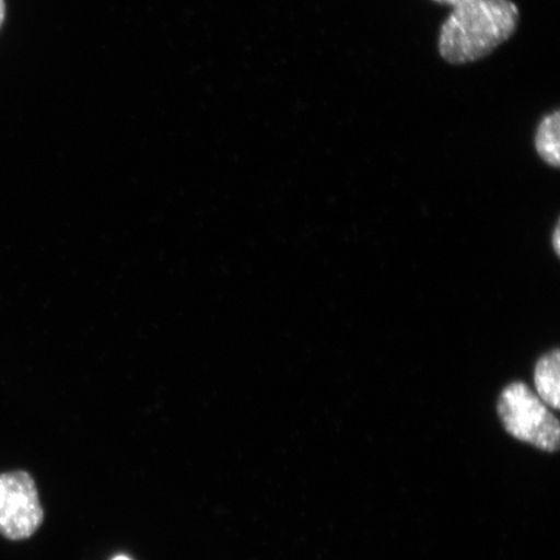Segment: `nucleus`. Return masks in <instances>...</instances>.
I'll use <instances>...</instances> for the list:
<instances>
[{
  "label": "nucleus",
  "instance_id": "6",
  "mask_svg": "<svg viewBox=\"0 0 560 560\" xmlns=\"http://www.w3.org/2000/svg\"><path fill=\"white\" fill-rule=\"evenodd\" d=\"M560 228L559 222L557 223L555 233H552V247H555V252L557 256H560Z\"/></svg>",
  "mask_w": 560,
  "mask_h": 560
},
{
  "label": "nucleus",
  "instance_id": "7",
  "mask_svg": "<svg viewBox=\"0 0 560 560\" xmlns=\"http://www.w3.org/2000/svg\"><path fill=\"white\" fill-rule=\"evenodd\" d=\"M4 20H5V2H4V0H0V30H2Z\"/></svg>",
  "mask_w": 560,
  "mask_h": 560
},
{
  "label": "nucleus",
  "instance_id": "3",
  "mask_svg": "<svg viewBox=\"0 0 560 560\" xmlns=\"http://www.w3.org/2000/svg\"><path fill=\"white\" fill-rule=\"evenodd\" d=\"M44 522V509L30 474L0 475V534L9 540L30 538Z\"/></svg>",
  "mask_w": 560,
  "mask_h": 560
},
{
  "label": "nucleus",
  "instance_id": "1",
  "mask_svg": "<svg viewBox=\"0 0 560 560\" xmlns=\"http://www.w3.org/2000/svg\"><path fill=\"white\" fill-rule=\"evenodd\" d=\"M520 18L513 0H466L453 7L440 30L441 58L457 66L486 58L513 37Z\"/></svg>",
  "mask_w": 560,
  "mask_h": 560
},
{
  "label": "nucleus",
  "instance_id": "5",
  "mask_svg": "<svg viewBox=\"0 0 560 560\" xmlns=\"http://www.w3.org/2000/svg\"><path fill=\"white\" fill-rule=\"evenodd\" d=\"M559 118V110L545 116L540 125H538L535 138L538 155H540L546 164L552 167H559L560 165Z\"/></svg>",
  "mask_w": 560,
  "mask_h": 560
},
{
  "label": "nucleus",
  "instance_id": "8",
  "mask_svg": "<svg viewBox=\"0 0 560 560\" xmlns=\"http://www.w3.org/2000/svg\"><path fill=\"white\" fill-rule=\"evenodd\" d=\"M433 2L455 7L462 2H466V0H433Z\"/></svg>",
  "mask_w": 560,
  "mask_h": 560
},
{
  "label": "nucleus",
  "instance_id": "2",
  "mask_svg": "<svg viewBox=\"0 0 560 560\" xmlns=\"http://www.w3.org/2000/svg\"><path fill=\"white\" fill-rule=\"evenodd\" d=\"M497 412L509 435L546 453L559 450L560 425L549 406L524 382L502 389Z\"/></svg>",
  "mask_w": 560,
  "mask_h": 560
},
{
  "label": "nucleus",
  "instance_id": "4",
  "mask_svg": "<svg viewBox=\"0 0 560 560\" xmlns=\"http://www.w3.org/2000/svg\"><path fill=\"white\" fill-rule=\"evenodd\" d=\"M560 352L552 349L537 361L534 374V382L537 396L546 406L558 410L560 396Z\"/></svg>",
  "mask_w": 560,
  "mask_h": 560
},
{
  "label": "nucleus",
  "instance_id": "9",
  "mask_svg": "<svg viewBox=\"0 0 560 560\" xmlns=\"http://www.w3.org/2000/svg\"><path fill=\"white\" fill-rule=\"evenodd\" d=\"M114 560H131V559H129L128 557H122L121 556V557L115 558Z\"/></svg>",
  "mask_w": 560,
  "mask_h": 560
}]
</instances>
